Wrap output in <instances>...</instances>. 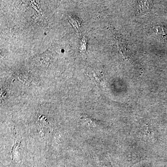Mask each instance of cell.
<instances>
[{
  "instance_id": "obj_1",
  "label": "cell",
  "mask_w": 167,
  "mask_h": 167,
  "mask_svg": "<svg viewBox=\"0 0 167 167\" xmlns=\"http://www.w3.org/2000/svg\"><path fill=\"white\" fill-rule=\"evenodd\" d=\"M38 128L39 131H42L43 133L47 131L48 127V122L47 118L44 116L40 117L38 121Z\"/></svg>"
},
{
  "instance_id": "obj_2",
  "label": "cell",
  "mask_w": 167,
  "mask_h": 167,
  "mask_svg": "<svg viewBox=\"0 0 167 167\" xmlns=\"http://www.w3.org/2000/svg\"><path fill=\"white\" fill-rule=\"evenodd\" d=\"M21 152V145L20 144L18 143H16L14 144L13 147L12 149V153L13 155V158L14 156H16L17 155H19L18 154Z\"/></svg>"
}]
</instances>
